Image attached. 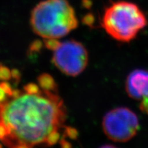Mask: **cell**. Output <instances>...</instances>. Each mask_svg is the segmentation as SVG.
Wrapping results in <instances>:
<instances>
[{
  "label": "cell",
  "mask_w": 148,
  "mask_h": 148,
  "mask_svg": "<svg viewBox=\"0 0 148 148\" xmlns=\"http://www.w3.org/2000/svg\"><path fill=\"white\" fill-rule=\"evenodd\" d=\"M147 18L134 3L119 1L105 9L101 25L106 33L118 41L130 42L146 26Z\"/></svg>",
  "instance_id": "cell-3"
},
{
  "label": "cell",
  "mask_w": 148,
  "mask_h": 148,
  "mask_svg": "<svg viewBox=\"0 0 148 148\" xmlns=\"http://www.w3.org/2000/svg\"><path fill=\"white\" fill-rule=\"evenodd\" d=\"M52 62L59 71L66 75L75 77L87 66L88 53L83 44L75 40L60 42L53 51Z\"/></svg>",
  "instance_id": "cell-5"
},
{
  "label": "cell",
  "mask_w": 148,
  "mask_h": 148,
  "mask_svg": "<svg viewBox=\"0 0 148 148\" xmlns=\"http://www.w3.org/2000/svg\"><path fill=\"white\" fill-rule=\"evenodd\" d=\"M0 148H3V147H2V145H1V144H0Z\"/></svg>",
  "instance_id": "cell-13"
},
{
  "label": "cell",
  "mask_w": 148,
  "mask_h": 148,
  "mask_svg": "<svg viewBox=\"0 0 148 148\" xmlns=\"http://www.w3.org/2000/svg\"><path fill=\"white\" fill-rule=\"evenodd\" d=\"M104 134L116 142H126L137 134L139 121L133 111L125 107H118L109 111L102 120Z\"/></svg>",
  "instance_id": "cell-4"
},
{
  "label": "cell",
  "mask_w": 148,
  "mask_h": 148,
  "mask_svg": "<svg viewBox=\"0 0 148 148\" xmlns=\"http://www.w3.org/2000/svg\"><path fill=\"white\" fill-rule=\"evenodd\" d=\"M140 108L142 111L148 114V95L142 99L141 103L140 105Z\"/></svg>",
  "instance_id": "cell-9"
},
{
  "label": "cell",
  "mask_w": 148,
  "mask_h": 148,
  "mask_svg": "<svg viewBox=\"0 0 148 148\" xmlns=\"http://www.w3.org/2000/svg\"><path fill=\"white\" fill-rule=\"evenodd\" d=\"M38 86L42 89L57 92V86L54 79L49 74L43 73L38 77Z\"/></svg>",
  "instance_id": "cell-7"
},
{
  "label": "cell",
  "mask_w": 148,
  "mask_h": 148,
  "mask_svg": "<svg viewBox=\"0 0 148 148\" xmlns=\"http://www.w3.org/2000/svg\"><path fill=\"white\" fill-rule=\"evenodd\" d=\"M30 25L44 39H59L78 25L75 10L67 0H43L33 8Z\"/></svg>",
  "instance_id": "cell-2"
},
{
  "label": "cell",
  "mask_w": 148,
  "mask_h": 148,
  "mask_svg": "<svg viewBox=\"0 0 148 148\" xmlns=\"http://www.w3.org/2000/svg\"><path fill=\"white\" fill-rule=\"evenodd\" d=\"M66 110L57 92L42 89L34 83L14 90L0 103V140L8 148L46 145L66 121Z\"/></svg>",
  "instance_id": "cell-1"
},
{
  "label": "cell",
  "mask_w": 148,
  "mask_h": 148,
  "mask_svg": "<svg viewBox=\"0 0 148 148\" xmlns=\"http://www.w3.org/2000/svg\"><path fill=\"white\" fill-rule=\"evenodd\" d=\"M8 97V94L5 92V90L0 86V103L4 101Z\"/></svg>",
  "instance_id": "cell-10"
},
{
  "label": "cell",
  "mask_w": 148,
  "mask_h": 148,
  "mask_svg": "<svg viewBox=\"0 0 148 148\" xmlns=\"http://www.w3.org/2000/svg\"><path fill=\"white\" fill-rule=\"evenodd\" d=\"M61 148H71V145L69 142L66 141L64 139H62L60 141Z\"/></svg>",
  "instance_id": "cell-11"
},
{
  "label": "cell",
  "mask_w": 148,
  "mask_h": 148,
  "mask_svg": "<svg viewBox=\"0 0 148 148\" xmlns=\"http://www.w3.org/2000/svg\"><path fill=\"white\" fill-rule=\"evenodd\" d=\"M11 76L10 71L5 66H0V80H5L10 79Z\"/></svg>",
  "instance_id": "cell-8"
},
{
  "label": "cell",
  "mask_w": 148,
  "mask_h": 148,
  "mask_svg": "<svg viewBox=\"0 0 148 148\" xmlns=\"http://www.w3.org/2000/svg\"><path fill=\"white\" fill-rule=\"evenodd\" d=\"M99 148H118V147H116L115 146L112 145H104L101 146V147H100Z\"/></svg>",
  "instance_id": "cell-12"
},
{
  "label": "cell",
  "mask_w": 148,
  "mask_h": 148,
  "mask_svg": "<svg viewBox=\"0 0 148 148\" xmlns=\"http://www.w3.org/2000/svg\"><path fill=\"white\" fill-rule=\"evenodd\" d=\"M125 89L130 97L143 99L148 95V71L137 69L131 72L127 77Z\"/></svg>",
  "instance_id": "cell-6"
}]
</instances>
